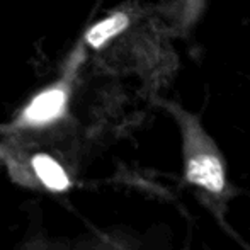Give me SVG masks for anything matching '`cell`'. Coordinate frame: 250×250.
Returning a JSON list of instances; mask_svg holds the SVG:
<instances>
[{
  "label": "cell",
  "mask_w": 250,
  "mask_h": 250,
  "mask_svg": "<svg viewBox=\"0 0 250 250\" xmlns=\"http://www.w3.org/2000/svg\"><path fill=\"white\" fill-rule=\"evenodd\" d=\"M175 114L184 129L186 145H188V167L186 177L189 182L208 189L209 192H221L225 188V172L218 155L211 150L209 140L204 136L196 118L189 116L182 109L175 107Z\"/></svg>",
  "instance_id": "6da1fadb"
},
{
  "label": "cell",
  "mask_w": 250,
  "mask_h": 250,
  "mask_svg": "<svg viewBox=\"0 0 250 250\" xmlns=\"http://www.w3.org/2000/svg\"><path fill=\"white\" fill-rule=\"evenodd\" d=\"M66 104V96L62 89H50L38 94L31 104L24 111V121L27 125L41 126L46 123L55 121L58 116H62Z\"/></svg>",
  "instance_id": "7a4b0ae2"
},
{
  "label": "cell",
  "mask_w": 250,
  "mask_h": 250,
  "mask_svg": "<svg viewBox=\"0 0 250 250\" xmlns=\"http://www.w3.org/2000/svg\"><path fill=\"white\" fill-rule=\"evenodd\" d=\"M128 26H129V17L126 14L123 12L112 14L107 19L101 21L96 26L90 27L85 34V40L92 48H102L104 44H107V41H111L112 38L121 34Z\"/></svg>",
  "instance_id": "3957f363"
},
{
  "label": "cell",
  "mask_w": 250,
  "mask_h": 250,
  "mask_svg": "<svg viewBox=\"0 0 250 250\" xmlns=\"http://www.w3.org/2000/svg\"><path fill=\"white\" fill-rule=\"evenodd\" d=\"M33 167L36 175L41 179L44 186L51 191H65L70 186L65 170L60 167V164L51 158L50 155H36L33 158Z\"/></svg>",
  "instance_id": "277c9868"
}]
</instances>
